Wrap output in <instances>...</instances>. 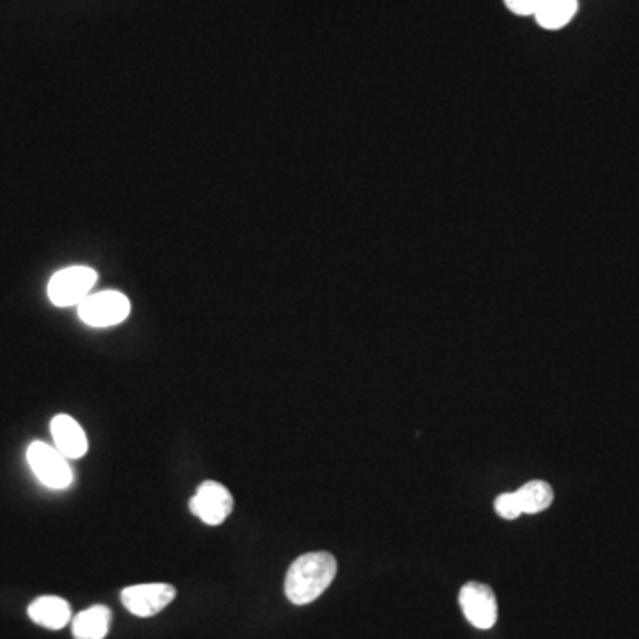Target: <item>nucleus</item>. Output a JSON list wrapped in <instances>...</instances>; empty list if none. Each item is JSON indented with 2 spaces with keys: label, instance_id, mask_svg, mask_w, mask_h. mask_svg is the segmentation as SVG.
<instances>
[{
  "label": "nucleus",
  "instance_id": "ddd939ff",
  "mask_svg": "<svg viewBox=\"0 0 639 639\" xmlns=\"http://www.w3.org/2000/svg\"><path fill=\"white\" fill-rule=\"evenodd\" d=\"M494 506H496L497 515L506 520L517 519V517L523 514V512H520L519 501H517V496H515V492H505V494L497 496Z\"/></svg>",
  "mask_w": 639,
  "mask_h": 639
},
{
  "label": "nucleus",
  "instance_id": "9d476101",
  "mask_svg": "<svg viewBox=\"0 0 639 639\" xmlns=\"http://www.w3.org/2000/svg\"><path fill=\"white\" fill-rule=\"evenodd\" d=\"M111 609L107 606H93L79 613L74 620L75 639H103L111 627Z\"/></svg>",
  "mask_w": 639,
  "mask_h": 639
},
{
  "label": "nucleus",
  "instance_id": "39448f33",
  "mask_svg": "<svg viewBox=\"0 0 639 639\" xmlns=\"http://www.w3.org/2000/svg\"><path fill=\"white\" fill-rule=\"evenodd\" d=\"M177 597V590L171 584H135L121 592V603L132 615L148 618L166 609Z\"/></svg>",
  "mask_w": 639,
  "mask_h": 639
},
{
  "label": "nucleus",
  "instance_id": "4468645a",
  "mask_svg": "<svg viewBox=\"0 0 639 639\" xmlns=\"http://www.w3.org/2000/svg\"><path fill=\"white\" fill-rule=\"evenodd\" d=\"M542 2L543 0H505L509 11H514L515 14H523V16L537 13Z\"/></svg>",
  "mask_w": 639,
  "mask_h": 639
},
{
  "label": "nucleus",
  "instance_id": "6e6552de",
  "mask_svg": "<svg viewBox=\"0 0 639 639\" xmlns=\"http://www.w3.org/2000/svg\"><path fill=\"white\" fill-rule=\"evenodd\" d=\"M51 430L57 451L66 459H80L88 453V436L74 417L59 414L52 419Z\"/></svg>",
  "mask_w": 639,
  "mask_h": 639
},
{
  "label": "nucleus",
  "instance_id": "0eeeda50",
  "mask_svg": "<svg viewBox=\"0 0 639 639\" xmlns=\"http://www.w3.org/2000/svg\"><path fill=\"white\" fill-rule=\"evenodd\" d=\"M459 601L469 624L483 630L494 627L497 621V601L496 595L486 584L474 583V581L463 584Z\"/></svg>",
  "mask_w": 639,
  "mask_h": 639
},
{
  "label": "nucleus",
  "instance_id": "f03ea898",
  "mask_svg": "<svg viewBox=\"0 0 639 639\" xmlns=\"http://www.w3.org/2000/svg\"><path fill=\"white\" fill-rule=\"evenodd\" d=\"M27 462L43 485L51 489H66L74 482V471L65 455L45 442L36 440L29 446Z\"/></svg>",
  "mask_w": 639,
  "mask_h": 639
},
{
  "label": "nucleus",
  "instance_id": "f8f14e48",
  "mask_svg": "<svg viewBox=\"0 0 639 639\" xmlns=\"http://www.w3.org/2000/svg\"><path fill=\"white\" fill-rule=\"evenodd\" d=\"M578 0H543L535 13L538 24L543 29H561L574 19Z\"/></svg>",
  "mask_w": 639,
  "mask_h": 639
},
{
  "label": "nucleus",
  "instance_id": "f257e3e1",
  "mask_svg": "<svg viewBox=\"0 0 639 639\" xmlns=\"http://www.w3.org/2000/svg\"><path fill=\"white\" fill-rule=\"evenodd\" d=\"M338 563L330 552H307L296 558L288 570L284 592L288 601L306 606L329 588L336 578Z\"/></svg>",
  "mask_w": 639,
  "mask_h": 639
},
{
  "label": "nucleus",
  "instance_id": "9b49d317",
  "mask_svg": "<svg viewBox=\"0 0 639 639\" xmlns=\"http://www.w3.org/2000/svg\"><path fill=\"white\" fill-rule=\"evenodd\" d=\"M515 496L519 501L523 514H538V512L551 506L552 500H554V491L543 480H532V482L520 486L519 491H515Z\"/></svg>",
  "mask_w": 639,
  "mask_h": 639
},
{
  "label": "nucleus",
  "instance_id": "7ed1b4c3",
  "mask_svg": "<svg viewBox=\"0 0 639 639\" xmlns=\"http://www.w3.org/2000/svg\"><path fill=\"white\" fill-rule=\"evenodd\" d=\"M98 281V273L89 267H70L54 273L48 283V296L52 304L70 307L89 296L91 288Z\"/></svg>",
  "mask_w": 639,
  "mask_h": 639
},
{
  "label": "nucleus",
  "instance_id": "1a4fd4ad",
  "mask_svg": "<svg viewBox=\"0 0 639 639\" xmlns=\"http://www.w3.org/2000/svg\"><path fill=\"white\" fill-rule=\"evenodd\" d=\"M29 616H31V620L36 621L37 626L59 630L68 626L71 618V607L65 598L47 595V597L36 598L29 606Z\"/></svg>",
  "mask_w": 639,
  "mask_h": 639
},
{
  "label": "nucleus",
  "instance_id": "423d86ee",
  "mask_svg": "<svg viewBox=\"0 0 639 639\" xmlns=\"http://www.w3.org/2000/svg\"><path fill=\"white\" fill-rule=\"evenodd\" d=\"M190 512L200 517L209 526H218L229 517L233 509L232 492L227 491L223 483L203 482L190 500Z\"/></svg>",
  "mask_w": 639,
  "mask_h": 639
},
{
  "label": "nucleus",
  "instance_id": "20e7f679",
  "mask_svg": "<svg viewBox=\"0 0 639 639\" xmlns=\"http://www.w3.org/2000/svg\"><path fill=\"white\" fill-rule=\"evenodd\" d=\"M131 315V301L120 292L89 295L79 304V316L91 327H111Z\"/></svg>",
  "mask_w": 639,
  "mask_h": 639
}]
</instances>
